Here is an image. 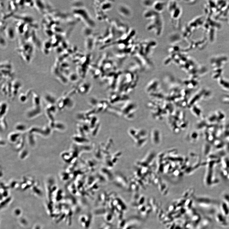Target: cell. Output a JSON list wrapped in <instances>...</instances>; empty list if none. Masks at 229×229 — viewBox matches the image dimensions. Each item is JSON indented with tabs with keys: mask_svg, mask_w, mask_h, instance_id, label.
<instances>
[{
	"mask_svg": "<svg viewBox=\"0 0 229 229\" xmlns=\"http://www.w3.org/2000/svg\"><path fill=\"white\" fill-rule=\"evenodd\" d=\"M212 95V92L207 89H201L199 90L193 96L191 99L188 102V106L190 108L194 105L196 104L201 100H206L209 99Z\"/></svg>",
	"mask_w": 229,
	"mask_h": 229,
	"instance_id": "6da1fadb",
	"label": "cell"
},
{
	"mask_svg": "<svg viewBox=\"0 0 229 229\" xmlns=\"http://www.w3.org/2000/svg\"><path fill=\"white\" fill-rule=\"evenodd\" d=\"M183 81V84L189 89H195L199 86V79L196 77L186 79Z\"/></svg>",
	"mask_w": 229,
	"mask_h": 229,
	"instance_id": "7a4b0ae2",
	"label": "cell"
},
{
	"mask_svg": "<svg viewBox=\"0 0 229 229\" xmlns=\"http://www.w3.org/2000/svg\"><path fill=\"white\" fill-rule=\"evenodd\" d=\"M217 81L219 86L222 89L229 92V80L228 79L221 77Z\"/></svg>",
	"mask_w": 229,
	"mask_h": 229,
	"instance_id": "3957f363",
	"label": "cell"
},
{
	"mask_svg": "<svg viewBox=\"0 0 229 229\" xmlns=\"http://www.w3.org/2000/svg\"><path fill=\"white\" fill-rule=\"evenodd\" d=\"M191 112L197 117H201L202 111L201 108L197 104L194 105L190 108Z\"/></svg>",
	"mask_w": 229,
	"mask_h": 229,
	"instance_id": "277c9868",
	"label": "cell"
},
{
	"mask_svg": "<svg viewBox=\"0 0 229 229\" xmlns=\"http://www.w3.org/2000/svg\"><path fill=\"white\" fill-rule=\"evenodd\" d=\"M221 210L224 216L229 215V206L224 202L221 205Z\"/></svg>",
	"mask_w": 229,
	"mask_h": 229,
	"instance_id": "5b68a950",
	"label": "cell"
},
{
	"mask_svg": "<svg viewBox=\"0 0 229 229\" xmlns=\"http://www.w3.org/2000/svg\"><path fill=\"white\" fill-rule=\"evenodd\" d=\"M7 108V104L3 102L2 104H1V117L2 116H3L4 114L6 112Z\"/></svg>",
	"mask_w": 229,
	"mask_h": 229,
	"instance_id": "8992f818",
	"label": "cell"
},
{
	"mask_svg": "<svg viewBox=\"0 0 229 229\" xmlns=\"http://www.w3.org/2000/svg\"><path fill=\"white\" fill-rule=\"evenodd\" d=\"M221 101L224 104H229V95H224L221 98Z\"/></svg>",
	"mask_w": 229,
	"mask_h": 229,
	"instance_id": "52a82bcc",
	"label": "cell"
}]
</instances>
